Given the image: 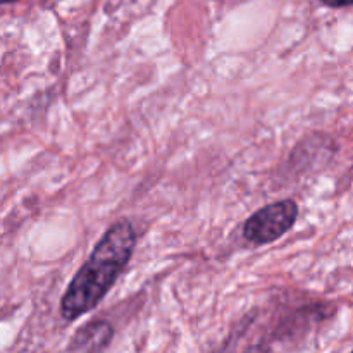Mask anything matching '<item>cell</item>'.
<instances>
[{
    "mask_svg": "<svg viewBox=\"0 0 353 353\" xmlns=\"http://www.w3.org/2000/svg\"><path fill=\"white\" fill-rule=\"evenodd\" d=\"M134 243L137 234L130 219L117 221L105 231L62 295L61 316L65 321H76L102 302L130 264Z\"/></svg>",
    "mask_w": 353,
    "mask_h": 353,
    "instance_id": "cell-1",
    "label": "cell"
},
{
    "mask_svg": "<svg viewBox=\"0 0 353 353\" xmlns=\"http://www.w3.org/2000/svg\"><path fill=\"white\" fill-rule=\"evenodd\" d=\"M299 219L295 200H279L252 214L243 224L245 240L252 245H268L285 236Z\"/></svg>",
    "mask_w": 353,
    "mask_h": 353,
    "instance_id": "cell-2",
    "label": "cell"
},
{
    "mask_svg": "<svg viewBox=\"0 0 353 353\" xmlns=\"http://www.w3.org/2000/svg\"><path fill=\"white\" fill-rule=\"evenodd\" d=\"M112 338L114 327L107 321H92L72 334L68 353H105L112 343Z\"/></svg>",
    "mask_w": 353,
    "mask_h": 353,
    "instance_id": "cell-3",
    "label": "cell"
},
{
    "mask_svg": "<svg viewBox=\"0 0 353 353\" xmlns=\"http://www.w3.org/2000/svg\"><path fill=\"white\" fill-rule=\"evenodd\" d=\"M319 2L327 7H333V9H340V7H350L353 0H319Z\"/></svg>",
    "mask_w": 353,
    "mask_h": 353,
    "instance_id": "cell-4",
    "label": "cell"
},
{
    "mask_svg": "<svg viewBox=\"0 0 353 353\" xmlns=\"http://www.w3.org/2000/svg\"><path fill=\"white\" fill-rule=\"evenodd\" d=\"M12 2H17V0H0V6H2V3H12Z\"/></svg>",
    "mask_w": 353,
    "mask_h": 353,
    "instance_id": "cell-5",
    "label": "cell"
}]
</instances>
